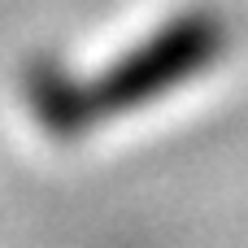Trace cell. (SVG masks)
I'll use <instances>...</instances> for the list:
<instances>
[{"mask_svg": "<svg viewBox=\"0 0 248 248\" xmlns=\"http://www.w3.org/2000/svg\"><path fill=\"white\" fill-rule=\"evenodd\" d=\"M218 52H222L218 17H209V13L174 17L153 39H144L135 52H126L118 65H109L92 87H83L87 113L92 118H113V113L140 109V105L157 100L161 92L187 83L205 65H214Z\"/></svg>", "mask_w": 248, "mask_h": 248, "instance_id": "cell-1", "label": "cell"}]
</instances>
